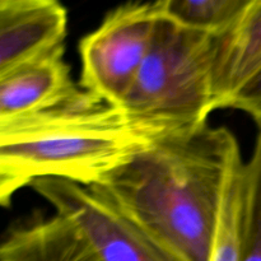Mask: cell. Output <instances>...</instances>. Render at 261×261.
Instances as JSON below:
<instances>
[{
    "label": "cell",
    "mask_w": 261,
    "mask_h": 261,
    "mask_svg": "<svg viewBox=\"0 0 261 261\" xmlns=\"http://www.w3.org/2000/svg\"><path fill=\"white\" fill-rule=\"evenodd\" d=\"M242 158L209 122L160 135L94 189L180 261H209L222 199Z\"/></svg>",
    "instance_id": "6da1fadb"
},
{
    "label": "cell",
    "mask_w": 261,
    "mask_h": 261,
    "mask_svg": "<svg viewBox=\"0 0 261 261\" xmlns=\"http://www.w3.org/2000/svg\"><path fill=\"white\" fill-rule=\"evenodd\" d=\"M157 137L83 87L55 105L0 121V203L38 178L101 184Z\"/></svg>",
    "instance_id": "7a4b0ae2"
},
{
    "label": "cell",
    "mask_w": 261,
    "mask_h": 261,
    "mask_svg": "<svg viewBox=\"0 0 261 261\" xmlns=\"http://www.w3.org/2000/svg\"><path fill=\"white\" fill-rule=\"evenodd\" d=\"M217 42L214 36L162 15L152 47L120 107L154 137L208 122L217 110Z\"/></svg>",
    "instance_id": "3957f363"
},
{
    "label": "cell",
    "mask_w": 261,
    "mask_h": 261,
    "mask_svg": "<svg viewBox=\"0 0 261 261\" xmlns=\"http://www.w3.org/2000/svg\"><path fill=\"white\" fill-rule=\"evenodd\" d=\"M161 17L158 2L119 5L79 42L82 87L121 106L154 40Z\"/></svg>",
    "instance_id": "277c9868"
},
{
    "label": "cell",
    "mask_w": 261,
    "mask_h": 261,
    "mask_svg": "<svg viewBox=\"0 0 261 261\" xmlns=\"http://www.w3.org/2000/svg\"><path fill=\"white\" fill-rule=\"evenodd\" d=\"M31 188L82 229L102 261H180L89 186L48 177Z\"/></svg>",
    "instance_id": "5b68a950"
},
{
    "label": "cell",
    "mask_w": 261,
    "mask_h": 261,
    "mask_svg": "<svg viewBox=\"0 0 261 261\" xmlns=\"http://www.w3.org/2000/svg\"><path fill=\"white\" fill-rule=\"evenodd\" d=\"M66 32L56 0H0V75L63 46Z\"/></svg>",
    "instance_id": "8992f818"
},
{
    "label": "cell",
    "mask_w": 261,
    "mask_h": 261,
    "mask_svg": "<svg viewBox=\"0 0 261 261\" xmlns=\"http://www.w3.org/2000/svg\"><path fill=\"white\" fill-rule=\"evenodd\" d=\"M78 88L65 60V47L0 75V121L50 107Z\"/></svg>",
    "instance_id": "52a82bcc"
},
{
    "label": "cell",
    "mask_w": 261,
    "mask_h": 261,
    "mask_svg": "<svg viewBox=\"0 0 261 261\" xmlns=\"http://www.w3.org/2000/svg\"><path fill=\"white\" fill-rule=\"evenodd\" d=\"M0 261H102L82 229L66 219L35 217L13 226L0 246Z\"/></svg>",
    "instance_id": "ba28073f"
},
{
    "label": "cell",
    "mask_w": 261,
    "mask_h": 261,
    "mask_svg": "<svg viewBox=\"0 0 261 261\" xmlns=\"http://www.w3.org/2000/svg\"><path fill=\"white\" fill-rule=\"evenodd\" d=\"M261 69V0H250L233 27L218 38L214 65L217 109Z\"/></svg>",
    "instance_id": "9c48e42d"
},
{
    "label": "cell",
    "mask_w": 261,
    "mask_h": 261,
    "mask_svg": "<svg viewBox=\"0 0 261 261\" xmlns=\"http://www.w3.org/2000/svg\"><path fill=\"white\" fill-rule=\"evenodd\" d=\"M250 0H160L161 13L181 27L219 38L228 32Z\"/></svg>",
    "instance_id": "30bf717a"
},
{
    "label": "cell",
    "mask_w": 261,
    "mask_h": 261,
    "mask_svg": "<svg viewBox=\"0 0 261 261\" xmlns=\"http://www.w3.org/2000/svg\"><path fill=\"white\" fill-rule=\"evenodd\" d=\"M240 261H261V129L251 157L244 165Z\"/></svg>",
    "instance_id": "8fae6325"
},
{
    "label": "cell",
    "mask_w": 261,
    "mask_h": 261,
    "mask_svg": "<svg viewBox=\"0 0 261 261\" xmlns=\"http://www.w3.org/2000/svg\"><path fill=\"white\" fill-rule=\"evenodd\" d=\"M245 161L234 165L222 199L209 261H240V219Z\"/></svg>",
    "instance_id": "7c38bea8"
},
{
    "label": "cell",
    "mask_w": 261,
    "mask_h": 261,
    "mask_svg": "<svg viewBox=\"0 0 261 261\" xmlns=\"http://www.w3.org/2000/svg\"><path fill=\"white\" fill-rule=\"evenodd\" d=\"M226 109L244 111L261 129V69L227 103Z\"/></svg>",
    "instance_id": "4fadbf2b"
}]
</instances>
